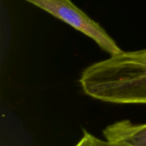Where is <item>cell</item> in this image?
Listing matches in <instances>:
<instances>
[{"label": "cell", "mask_w": 146, "mask_h": 146, "mask_svg": "<svg viewBox=\"0 0 146 146\" xmlns=\"http://www.w3.org/2000/svg\"><path fill=\"white\" fill-rule=\"evenodd\" d=\"M79 83L86 94L99 101L146 104V49L93 63L83 70Z\"/></svg>", "instance_id": "obj_1"}, {"label": "cell", "mask_w": 146, "mask_h": 146, "mask_svg": "<svg viewBox=\"0 0 146 146\" xmlns=\"http://www.w3.org/2000/svg\"><path fill=\"white\" fill-rule=\"evenodd\" d=\"M92 39L110 56L122 52L108 33L71 0H24Z\"/></svg>", "instance_id": "obj_2"}, {"label": "cell", "mask_w": 146, "mask_h": 146, "mask_svg": "<svg viewBox=\"0 0 146 146\" xmlns=\"http://www.w3.org/2000/svg\"><path fill=\"white\" fill-rule=\"evenodd\" d=\"M103 135L108 146H146V123L120 120L106 126Z\"/></svg>", "instance_id": "obj_3"}, {"label": "cell", "mask_w": 146, "mask_h": 146, "mask_svg": "<svg viewBox=\"0 0 146 146\" xmlns=\"http://www.w3.org/2000/svg\"><path fill=\"white\" fill-rule=\"evenodd\" d=\"M74 146H108V145L105 140H101L84 130L82 137Z\"/></svg>", "instance_id": "obj_4"}]
</instances>
